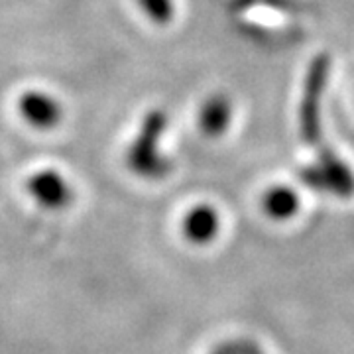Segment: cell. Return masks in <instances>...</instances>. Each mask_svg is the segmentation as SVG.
<instances>
[{
    "mask_svg": "<svg viewBox=\"0 0 354 354\" xmlns=\"http://www.w3.org/2000/svg\"><path fill=\"white\" fill-rule=\"evenodd\" d=\"M167 128V114L152 109L144 114L136 138L127 150V165L134 176L144 179H164L171 171V162L160 152V138Z\"/></svg>",
    "mask_w": 354,
    "mask_h": 354,
    "instance_id": "1",
    "label": "cell"
},
{
    "mask_svg": "<svg viewBox=\"0 0 354 354\" xmlns=\"http://www.w3.org/2000/svg\"><path fill=\"white\" fill-rule=\"evenodd\" d=\"M330 71L329 55H317L311 62L304 83V97L299 104V132L307 146L319 148L321 146V102L323 93L327 87Z\"/></svg>",
    "mask_w": 354,
    "mask_h": 354,
    "instance_id": "2",
    "label": "cell"
},
{
    "mask_svg": "<svg viewBox=\"0 0 354 354\" xmlns=\"http://www.w3.org/2000/svg\"><path fill=\"white\" fill-rule=\"evenodd\" d=\"M299 179L313 191H325L339 197L354 195V174L337 153L319 146L315 165H307L299 171Z\"/></svg>",
    "mask_w": 354,
    "mask_h": 354,
    "instance_id": "3",
    "label": "cell"
},
{
    "mask_svg": "<svg viewBox=\"0 0 354 354\" xmlns=\"http://www.w3.org/2000/svg\"><path fill=\"white\" fill-rule=\"evenodd\" d=\"M18 114L26 120V124H30L36 130L48 132L53 128L59 127V122L64 120V106L53 95L39 91V88H28L24 91L18 102H16Z\"/></svg>",
    "mask_w": 354,
    "mask_h": 354,
    "instance_id": "4",
    "label": "cell"
},
{
    "mask_svg": "<svg viewBox=\"0 0 354 354\" xmlns=\"http://www.w3.org/2000/svg\"><path fill=\"white\" fill-rule=\"evenodd\" d=\"M26 189L39 207L48 211H62L73 201V189L57 169H39L28 177Z\"/></svg>",
    "mask_w": 354,
    "mask_h": 354,
    "instance_id": "5",
    "label": "cell"
},
{
    "mask_svg": "<svg viewBox=\"0 0 354 354\" xmlns=\"http://www.w3.org/2000/svg\"><path fill=\"white\" fill-rule=\"evenodd\" d=\"M221 228V218L215 207L211 205H197L183 218V234L193 244H209L215 241Z\"/></svg>",
    "mask_w": 354,
    "mask_h": 354,
    "instance_id": "6",
    "label": "cell"
},
{
    "mask_svg": "<svg viewBox=\"0 0 354 354\" xmlns=\"http://www.w3.org/2000/svg\"><path fill=\"white\" fill-rule=\"evenodd\" d=\"M230 120H232V102L228 101L227 95L216 93L203 102L199 113V127L203 134L216 138L227 132Z\"/></svg>",
    "mask_w": 354,
    "mask_h": 354,
    "instance_id": "7",
    "label": "cell"
},
{
    "mask_svg": "<svg viewBox=\"0 0 354 354\" xmlns=\"http://www.w3.org/2000/svg\"><path fill=\"white\" fill-rule=\"evenodd\" d=\"M299 195L286 185H276L266 191L262 197V207L266 215L274 221H288L299 211Z\"/></svg>",
    "mask_w": 354,
    "mask_h": 354,
    "instance_id": "8",
    "label": "cell"
},
{
    "mask_svg": "<svg viewBox=\"0 0 354 354\" xmlns=\"http://www.w3.org/2000/svg\"><path fill=\"white\" fill-rule=\"evenodd\" d=\"M140 10L156 26L169 24L176 16V2L174 0H136Z\"/></svg>",
    "mask_w": 354,
    "mask_h": 354,
    "instance_id": "9",
    "label": "cell"
},
{
    "mask_svg": "<svg viewBox=\"0 0 354 354\" xmlns=\"http://www.w3.org/2000/svg\"><path fill=\"white\" fill-rule=\"evenodd\" d=\"M236 351L239 354H262L252 342H236Z\"/></svg>",
    "mask_w": 354,
    "mask_h": 354,
    "instance_id": "10",
    "label": "cell"
}]
</instances>
